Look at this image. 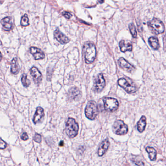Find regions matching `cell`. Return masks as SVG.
Here are the masks:
<instances>
[{
    "mask_svg": "<svg viewBox=\"0 0 166 166\" xmlns=\"http://www.w3.org/2000/svg\"><path fill=\"white\" fill-rule=\"evenodd\" d=\"M82 52L85 62L86 63L90 64L94 62L97 55V51L96 46L93 42H85L83 46Z\"/></svg>",
    "mask_w": 166,
    "mask_h": 166,
    "instance_id": "6da1fadb",
    "label": "cell"
},
{
    "mask_svg": "<svg viewBox=\"0 0 166 166\" xmlns=\"http://www.w3.org/2000/svg\"><path fill=\"white\" fill-rule=\"evenodd\" d=\"M66 134L70 139H73L78 134L79 125L75 119L70 118L68 119L66 123Z\"/></svg>",
    "mask_w": 166,
    "mask_h": 166,
    "instance_id": "7a4b0ae2",
    "label": "cell"
},
{
    "mask_svg": "<svg viewBox=\"0 0 166 166\" xmlns=\"http://www.w3.org/2000/svg\"><path fill=\"white\" fill-rule=\"evenodd\" d=\"M98 114V110L97 103L94 101L88 102L85 109V114L87 118L90 120H93Z\"/></svg>",
    "mask_w": 166,
    "mask_h": 166,
    "instance_id": "3957f363",
    "label": "cell"
},
{
    "mask_svg": "<svg viewBox=\"0 0 166 166\" xmlns=\"http://www.w3.org/2000/svg\"><path fill=\"white\" fill-rule=\"evenodd\" d=\"M150 30L155 34H162L165 31V25L162 22L157 18H153L148 23Z\"/></svg>",
    "mask_w": 166,
    "mask_h": 166,
    "instance_id": "277c9868",
    "label": "cell"
},
{
    "mask_svg": "<svg viewBox=\"0 0 166 166\" xmlns=\"http://www.w3.org/2000/svg\"><path fill=\"white\" fill-rule=\"evenodd\" d=\"M105 110L108 112H113L116 111L119 106L118 101L114 98L107 97L103 100Z\"/></svg>",
    "mask_w": 166,
    "mask_h": 166,
    "instance_id": "5b68a950",
    "label": "cell"
},
{
    "mask_svg": "<svg viewBox=\"0 0 166 166\" xmlns=\"http://www.w3.org/2000/svg\"><path fill=\"white\" fill-rule=\"evenodd\" d=\"M113 130L116 135H125L128 132V126L122 120H118L113 126Z\"/></svg>",
    "mask_w": 166,
    "mask_h": 166,
    "instance_id": "8992f818",
    "label": "cell"
},
{
    "mask_svg": "<svg viewBox=\"0 0 166 166\" xmlns=\"http://www.w3.org/2000/svg\"><path fill=\"white\" fill-rule=\"evenodd\" d=\"M118 84L119 86L123 88L128 93H134L137 90L135 84L130 83L125 78H122L118 80Z\"/></svg>",
    "mask_w": 166,
    "mask_h": 166,
    "instance_id": "52a82bcc",
    "label": "cell"
},
{
    "mask_svg": "<svg viewBox=\"0 0 166 166\" xmlns=\"http://www.w3.org/2000/svg\"><path fill=\"white\" fill-rule=\"evenodd\" d=\"M105 84V80L103 74H99L94 81L93 87L94 91L97 93L101 92L104 89Z\"/></svg>",
    "mask_w": 166,
    "mask_h": 166,
    "instance_id": "ba28073f",
    "label": "cell"
},
{
    "mask_svg": "<svg viewBox=\"0 0 166 166\" xmlns=\"http://www.w3.org/2000/svg\"><path fill=\"white\" fill-rule=\"evenodd\" d=\"M118 62L119 65L122 69L124 70L125 71L128 72L129 73H131L135 69V67L132 65L131 64H130L123 58H120L119 59Z\"/></svg>",
    "mask_w": 166,
    "mask_h": 166,
    "instance_id": "9c48e42d",
    "label": "cell"
},
{
    "mask_svg": "<svg viewBox=\"0 0 166 166\" xmlns=\"http://www.w3.org/2000/svg\"><path fill=\"white\" fill-rule=\"evenodd\" d=\"M54 38L61 44H66L70 42L69 38L62 33L58 28H57L54 32Z\"/></svg>",
    "mask_w": 166,
    "mask_h": 166,
    "instance_id": "30bf717a",
    "label": "cell"
},
{
    "mask_svg": "<svg viewBox=\"0 0 166 166\" xmlns=\"http://www.w3.org/2000/svg\"><path fill=\"white\" fill-rule=\"evenodd\" d=\"M30 74L36 84H39L42 81V76L41 73L36 67H32L30 69Z\"/></svg>",
    "mask_w": 166,
    "mask_h": 166,
    "instance_id": "8fae6325",
    "label": "cell"
},
{
    "mask_svg": "<svg viewBox=\"0 0 166 166\" xmlns=\"http://www.w3.org/2000/svg\"><path fill=\"white\" fill-rule=\"evenodd\" d=\"M30 53L33 55L35 60L42 59L45 57V55L43 51L40 49L36 47H31L30 48Z\"/></svg>",
    "mask_w": 166,
    "mask_h": 166,
    "instance_id": "7c38bea8",
    "label": "cell"
},
{
    "mask_svg": "<svg viewBox=\"0 0 166 166\" xmlns=\"http://www.w3.org/2000/svg\"><path fill=\"white\" fill-rule=\"evenodd\" d=\"M45 116V113L43 109L41 107H38L36 109L34 117L33 118V121L35 124H37L42 121V118Z\"/></svg>",
    "mask_w": 166,
    "mask_h": 166,
    "instance_id": "4fadbf2b",
    "label": "cell"
},
{
    "mask_svg": "<svg viewBox=\"0 0 166 166\" xmlns=\"http://www.w3.org/2000/svg\"><path fill=\"white\" fill-rule=\"evenodd\" d=\"M81 96L80 91L76 87H73L69 91L68 97L70 100H78L81 97Z\"/></svg>",
    "mask_w": 166,
    "mask_h": 166,
    "instance_id": "5bb4252c",
    "label": "cell"
},
{
    "mask_svg": "<svg viewBox=\"0 0 166 166\" xmlns=\"http://www.w3.org/2000/svg\"><path fill=\"white\" fill-rule=\"evenodd\" d=\"M110 145V143L108 139H106L103 141H102L99 147V149L98 150L97 154L98 156H103L107 151Z\"/></svg>",
    "mask_w": 166,
    "mask_h": 166,
    "instance_id": "9a60e30c",
    "label": "cell"
},
{
    "mask_svg": "<svg viewBox=\"0 0 166 166\" xmlns=\"http://www.w3.org/2000/svg\"><path fill=\"white\" fill-rule=\"evenodd\" d=\"M120 50L122 52L131 51L132 50V45L131 42L128 41L122 40L119 43Z\"/></svg>",
    "mask_w": 166,
    "mask_h": 166,
    "instance_id": "2e32d148",
    "label": "cell"
},
{
    "mask_svg": "<svg viewBox=\"0 0 166 166\" xmlns=\"http://www.w3.org/2000/svg\"><path fill=\"white\" fill-rule=\"evenodd\" d=\"M1 24L5 31H10L12 28V23L10 17H5L1 20Z\"/></svg>",
    "mask_w": 166,
    "mask_h": 166,
    "instance_id": "e0dca14e",
    "label": "cell"
},
{
    "mask_svg": "<svg viewBox=\"0 0 166 166\" xmlns=\"http://www.w3.org/2000/svg\"><path fill=\"white\" fill-rule=\"evenodd\" d=\"M147 125L146 122V118L145 116H142L140 118V120L137 122V130L140 132H142L144 131L145 129L146 126Z\"/></svg>",
    "mask_w": 166,
    "mask_h": 166,
    "instance_id": "ac0fdd59",
    "label": "cell"
},
{
    "mask_svg": "<svg viewBox=\"0 0 166 166\" xmlns=\"http://www.w3.org/2000/svg\"><path fill=\"white\" fill-rule=\"evenodd\" d=\"M20 71V67L18 64L17 59L14 58L11 62V72L13 74H17Z\"/></svg>",
    "mask_w": 166,
    "mask_h": 166,
    "instance_id": "d6986e66",
    "label": "cell"
},
{
    "mask_svg": "<svg viewBox=\"0 0 166 166\" xmlns=\"http://www.w3.org/2000/svg\"><path fill=\"white\" fill-rule=\"evenodd\" d=\"M149 44L151 47L154 50H157L159 48V41L158 38L154 37H151L149 38Z\"/></svg>",
    "mask_w": 166,
    "mask_h": 166,
    "instance_id": "ffe728a7",
    "label": "cell"
},
{
    "mask_svg": "<svg viewBox=\"0 0 166 166\" xmlns=\"http://www.w3.org/2000/svg\"><path fill=\"white\" fill-rule=\"evenodd\" d=\"M146 150L149 154V158L152 161H154L156 159L157 152L155 149L152 147H148L146 148Z\"/></svg>",
    "mask_w": 166,
    "mask_h": 166,
    "instance_id": "44dd1931",
    "label": "cell"
},
{
    "mask_svg": "<svg viewBox=\"0 0 166 166\" xmlns=\"http://www.w3.org/2000/svg\"><path fill=\"white\" fill-rule=\"evenodd\" d=\"M21 80L23 86L25 87H28L31 83L30 81L28 79L27 75L26 74H24L23 75Z\"/></svg>",
    "mask_w": 166,
    "mask_h": 166,
    "instance_id": "7402d4cb",
    "label": "cell"
},
{
    "mask_svg": "<svg viewBox=\"0 0 166 166\" xmlns=\"http://www.w3.org/2000/svg\"><path fill=\"white\" fill-rule=\"evenodd\" d=\"M21 24L23 26H27L29 25V21L27 14H24L21 18Z\"/></svg>",
    "mask_w": 166,
    "mask_h": 166,
    "instance_id": "603a6c76",
    "label": "cell"
},
{
    "mask_svg": "<svg viewBox=\"0 0 166 166\" xmlns=\"http://www.w3.org/2000/svg\"><path fill=\"white\" fill-rule=\"evenodd\" d=\"M129 28L132 37L135 38H136L137 36V31L134 24H130L129 25Z\"/></svg>",
    "mask_w": 166,
    "mask_h": 166,
    "instance_id": "cb8c5ba5",
    "label": "cell"
},
{
    "mask_svg": "<svg viewBox=\"0 0 166 166\" xmlns=\"http://www.w3.org/2000/svg\"><path fill=\"white\" fill-rule=\"evenodd\" d=\"M34 141L38 143H40L42 141V136L38 133H36L33 137Z\"/></svg>",
    "mask_w": 166,
    "mask_h": 166,
    "instance_id": "d4e9b609",
    "label": "cell"
},
{
    "mask_svg": "<svg viewBox=\"0 0 166 166\" xmlns=\"http://www.w3.org/2000/svg\"><path fill=\"white\" fill-rule=\"evenodd\" d=\"M7 147V143L4 142L2 139H1V142H0V149L1 150L4 149Z\"/></svg>",
    "mask_w": 166,
    "mask_h": 166,
    "instance_id": "484cf974",
    "label": "cell"
},
{
    "mask_svg": "<svg viewBox=\"0 0 166 166\" xmlns=\"http://www.w3.org/2000/svg\"><path fill=\"white\" fill-rule=\"evenodd\" d=\"M62 14L66 18H67V19H70L72 17V14L70 13V12H65V11H64V12H62Z\"/></svg>",
    "mask_w": 166,
    "mask_h": 166,
    "instance_id": "4316f807",
    "label": "cell"
},
{
    "mask_svg": "<svg viewBox=\"0 0 166 166\" xmlns=\"http://www.w3.org/2000/svg\"><path fill=\"white\" fill-rule=\"evenodd\" d=\"M21 139L23 140H27L28 139V136L26 132H23L21 136Z\"/></svg>",
    "mask_w": 166,
    "mask_h": 166,
    "instance_id": "83f0119b",
    "label": "cell"
},
{
    "mask_svg": "<svg viewBox=\"0 0 166 166\" xmlns=\"http://www.w3.org/2000/svg\"><path fill=\"white\" fill-rule=\"evenodd\" d=\"M63 144H64V142H63V141H61L60 144H59V146H61V147H62V146L63 145Z\"/></svg>",
    "mask_w": 166,
    "mask_h": 166,
    "instance_id": "f1b7e54d",
    "label": "cell"
},
{
    "mask_svg": "<svg viewBox=\"0 0 166 166\" xmlns=\"http://www.w3.org/2000/svg\"><path fill=\"white\" fill-rule=\"evenodd\" d=\"M104 2V0H99V2L101 4H102Z\"/></svg>",
    "mask_w": 166,
    "mask_h": 166,
    "instance_id": "f546056e",
    "label": "cell"
}]
</instances>
